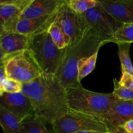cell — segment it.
Returning <instances> with one entry per match:
<instances>
[{
  "label": "cell",
  "instance_id": "6da1fadb",
  "mask_svg": "<svg viewBox=\"0 0 133 133\" xmlns=\"http://www.w3.org/2000/svg\"><path fill=\"white\" fill-rule=\"evenodd\" d=\"M22 92L29 99L34 114L51 124L70 110L66 89L55 77L42 75L22 84Z\"/></svg>",
  "mask_w": 133,
  "mask_h": 133
},
{
  "label": "cell",
  "instance_id": "7a4b0ae2",
  "mask_svg": "<svg viewBox=\"0 0 133 133\" xmlns=\"http://www.w3.org/2000/svg\"><path fill=\"white\" fill-rule=\"evenodd\" d=\"M105 42L92 29H89L83 37L65 49L64 55L55 77L65 89L81 85L78 81V68L82 61L90 57Z\"/></svg>",
  "mask_w": 133,
  "mask_h": 133
},
{
  "label": "cell",
  "instance_id": "3957f363",
  "mask_svg": "<svg viewBox=\"0 0 133 133\" xmlns=\"http://www.w3.org/2000/svg\"><path fill=\"white\" fill-rule=\"evenodd\" d=\"M66 93L70 110L95 116L101 120L118 100L112 93L92 92L82 85L68 88Z\"/></svg>",
  "mask_w": 133,
  "mask_h": 133
},
{
  "label": "cell",
  "instance_id": "277c9868",
  "mask_svg": "<svg viewBox=\"0 0 133 133\" xmlns=\"http://www.w3.org/2000/svg\"><path fill=\"white\" fill-rule=\"evenodd\" d=\"M28 49L43 75L55 77L64 55L65 49L57 48L48 31L31 37Z\"/></svg>",
  "mask_w": 133,
  "mask_h": 133
},
{
  "label": "cell",
  "instance_id": "5b68a950",
  "mask_svg": "<svg viewBox=\"0 0 133 133\" xmlns=\"http://www.w3.org/2000/svg\"><path fill=\"white\" fill-rule=\"evenodd\" d=\"M51 125L54 133H74L81 131L109 132L107 125L99 118L72 110H69Z\"/></svg>",
  "mask_w": 133,
  "mask_h": 133
},
{
  "label": "cell",
  "instance_id": "8992f818",
  "mask_svg": "<svg viewBox=\"0 0 133 133\" xmlns=\"http://www.w3.org/2000/svg\"><path fill=\"white\" fill-rule=\"evenodd\" d=\"M6 77L25 84L43 75L29 49L9 56L5 63Z\"/></svg>",
  "mask_w": 133,
  "mask_h": 133
},
{
  "label": "cell",
  "instance_id": "52a82bcc",
  "mask_svg": "<svg viewBox=\"0 0 133 133\" xmlns=\"http://www.w3.org/2000/svg\"><path fill=\"white\" fill-rule=\"evenodd\" d=\"M81 16L87 29L93 30L105 44L110 42L116 31L123 25L99 4Z\"/></svg>",
  "mask_w": 133,
  "mask_h": 133
},
{
  "label": "cell",
  "instance_id": "ba28073f",
  "mask_svg": "<svg viewBox=\"0 0 133 133\" xmlns=\"http://www.w3.org/2000/svg\"><path fill=\"white\" fill-rule=\"evenodd\" d=\"M56 19L70 41L69 46L81 38L88 30L81 14L73 11L68 6L66 0H64L60 6Z\"/></svg>",
  "mask_w": 133,
  "mask_h": 133
},
{
  "label": "cell",
  "instance_id": "9c48e42d",
  "mask_svg": "<svg viewBox=\"0 0 133 133\" xmlns=\"http://www.w3.org/2000/svg\"><path fill=\"white\" fill-rule=\"evenodd\" d=\"M32 0H0V36L14 32L22 14Z\"/></svg>",
  "mask_w": 133,
  "mask_h": 133
},
{
  "label": "cell",
  "instance_id": "30bf717a",
  "mask_svg": "<svg viewBox=\"0 0 133 133\" xmlns=\"http://www.w3.org/2000/svg\"><path fill=\"white\" fill-rule=\"evenodd\" d=\"M0 106L5 107L20 122L34 113L29 99L22 92L15 94L4 93L0 96Z\"/></svg>",
  "mask_w": 133,
  "mask_h": 133
},
{
  "label": "cell",
  "instance_id": "8fae6325",
  "mask_svg": "<svg viewBox=\"0 0 133 133\" xmlns=\"http://www.w3.org/2000/svg\"><path fill=\"white\" fill-rule=\"evenodd\" d=\"M133 119V101L118 99L101 120L107 125L109 131L120 127L126 122Z\"/></svg>",
  "mask_w": 133,
  "mask_h": 133
},
{
  "label": "cell",
  "instance_id": "7c38bea8",
  "mask_svg": "<svg viewBox=\"0 0 133 133\" xmlns=\"http://www.w3.org/2000/svg\"><path fill=\"white\" fill-rule=\"evenodd\" d=\"M57 13L39 18H20L14 32L27 35L29 37L47 32L55 19Z\"/></svg>",
  "mask_w": 133,
  "mask_h": 133
},
{
  "label": "cell",
  "instance_id": "4fadbf2b",
  "mask_svg": "<svg viewBox=\"0 0 133 133\" xmlns=\"http://www.w3.org/2000/svg\"><path fill=\"white\" fill-rule=\"evenodd\" d=\"M98 4L120 23H133V0L98 1Z\"/></svg>",
  "mask_w": 133,
  "mask_h": 133
},
{
  "label": "cell",
  "instance_id": "5bb4252c",
  "mask_svg": "<svg viewBox=\"0 0 133 133\" xmlns=\"http://www.w3.org/2000/svg\"><path fill=\"white\" fill-rule=\"evenodd\" d=\"M64 0H32L20 18H35L57 12Z\"/></svg>",
  "mask_w": 133,
  "mask_h": 133
},
{
  "label": "cell",
  "instance_id": "9a60e30c",
  "mask_svg": "<svg viewBox=\"0 0 133 133\" xmlns=\"http://www.w3.org/2000/svg\"><path fill=\"white\" fill-rule=\"evenodd\" d=\"M31 38L15 32L0 36V44L3 51L6 56V60L9 56L28 49Z\"/></svg>",
  "mask_w": 133,
  "mask_h": 133
},
{
  "label": "cell",
  "instance_id": "2e32d148",
  "mask_svg": "<svg viewBox=\"0 0 133 133\" xmlns=\"http://www.w3.org/2000/svg\"><path fill=\"white\" fill-rule=\"evenodd\" d=\"M45 123L33 113L20 122L21 131L22 133H52L47 128Z\"/></svg>",
  "mask_w": 133,
  "mask_h": 133
},
{
  "label": "cell",
  "instance_id": "e0dca14e",
  "mask_svg": "<svg viewBox=\"0 0 133 133\" xmlns=\"http://www.w3.org/2000/svg\"><path fill=\"white\" fill-rule=\"evenodd\" d=\"M0 127L3 133H22L19 119L2 106H0Z\"/></svg>",
  "mask_w": 133,
  "mask_h": 133
},
{
  "label": "cell",
  "instance_id": "ac0fdd59",
  "mask_svg": "<svg viewBox=\"0 0 133 133\" xmlns=\"http://www.w3.org/2000/svg\"><path fill=\"white\" fill-rule=\"evenodd\" d=\"M48 32L58 49H64L69 46L70 41L62 30L56 18L49 27Z\"/></svg>",
  "mask_w": 133,
  "mask_h": 133
},
{
  "label": "cell",
  "instance_id": "d6986e66",
  "mask_svg": "<svg viewBox=\"0 0 133 133\" xmlns=\"http://www.w3.org/2000/svg\"><path fill=\"white\" fill-rule=\"evenodd\" d=\"M118 56L121 62L122 72H127L133 75V65L130 57L131 43H118Z\"/></svg>",
  "mask_w": 133,
  "mask_h": 133
},
{
  "label": "cell",
  "instance_id": "ffe728a7",
  "mask_svg": "<svg viewBox=\"0 0 133 133\" xmlns=\"http://www.w3.org/2000/svg\"><path fill=\"white\" fill-rule=\"evenodd\" d=\"M98 51L81 62L78 68V81L81 83L84 77L94 70L97 62Z\"/></svg>",
  "mask_w": 133,
  "mask_h": 133
},
{
  "label": "cell",
  "instance_id": "44dd1931",
  "mask_svg": "<svg viewBox=\"0 0 133 133\" xmlns=\"http://www.w3.org/2000/svg\"><path fill=\"white\" fill-rule=\"evenodd\" d=\"M110 42L118 43L133 42V23H125L116 31Z\"/></svg>",
  "mask_w": 133,
  "mask_h": 133
},
{
  "label": "cell",
  "instance_id": "7402d4cb",
  "mask_svg": "<svg viewBox=\"0 0 133 133\" xmlns=\"http://www.w3.org/2000/svg\"><path fill=\"white\" fill-rule=\"evenodd\" d=\"M68 6L78 14H83L98 5L95 0H66Z\"/></svg>",
  "mask_w": 133,
  "mask_h": 133
},
{
  "label": "cell",
  "instance_id": "603a6c76",
  "mask_svg": "<svg viewBox=\"0 0 133 133\" xmlns=\"http://www.w3.org/2000/svg\"><path fill=\"white\" fill-rule=\"evenodd\" d=\"M113 83L114 90L112 94L116 98L123 101H133V90L121 85L116 79H113Z\"/></svg>",
  "mask_w": 133,
  "mask_h": 133
},
{
  "label": "cell",
  "instance_id": "cb8c5ba5",
  "mask_svg": "<svg viewBox=\"0 0 133 133\" xmlns=\"http://www.w3.org/2000/svg\"><path fill=\"white\" fill-rule=\"evenodd\" d=\"M22 83L14 79L6 77L3 81V89L5 93H19L22 92Z\"/></svg>",
  "mask_w": 133,
  "mask_h": 133
},
{
  "label": "cell",
  "instance_id": "d4e9b609",
  "mask_svg": "<svg viewBox=\"0 0 133 133\" xmlns=\"http://www.w3.org/2000/svg\"><path fill=\"white\" fill-rule=\"evenodd\" d=\"M119 84L125 88L133 90V75L127 72H122Z\"/></svg>",
  "mask_w": 133,
  "mask_h": 133
},
{
  "label": "cell",
  "instance_id": "484cf974",
  "mask_svg": "<svg viewBox=\"0 0 133 133\" xmlns=\"http://www.w3.org/2000/svg\"><path fill=\"white\" fill-rule=\"evenodd\" d=\"M6 74L5 71V66L0 67V96H3L5 93L3 89V81L6 78Z\"/></svg>",
  "mask_w": 133,
  "mask_h": 133
},
{
  "label": "cell",
  "instance_id": "4316f807",
  "mask_svg": "<svg viewBox=\"0 0 133 133\" xmlns=\"http://www.w3.org/2000/svg\"><path fill=\"white\" fill-rule=\"evenodd\" d=\"M120 127H122L127 133H133V119L127 121Z\"/></svg>",
  "mask_w": 133,
  "mask_h": 133
},
{
  "label": "cell",
  "instance_id": "83f0119b",
  "mask_svg": "<svg viewBox=\"0 0 133 133\" xmlns=\"http://www.w3.org/2000/svg\"><path fill=\"white\" fill-rule=\"evenodd\" d=\"M6 61V56L3 53L0 44V67L5 66V63Z\"/></svg>",
  "mask_w": 133,
  "mask_h": 133
},
{
  "label": "cell",
  "instance_id": "f1b7e54d",
  "mask_svg": "<svg viewBox=\"0 0 133 133\" xmlns=\"http://www.w3.org/2000/svg\"><path fill=\"white\" fill-rule=\"evenodd\" d=\"M74 133H110L108 132H99V131H79V132H76Z\"/></svg>",
  "mask_w": 133,
  "mask_h": 133
}]
</instances>
